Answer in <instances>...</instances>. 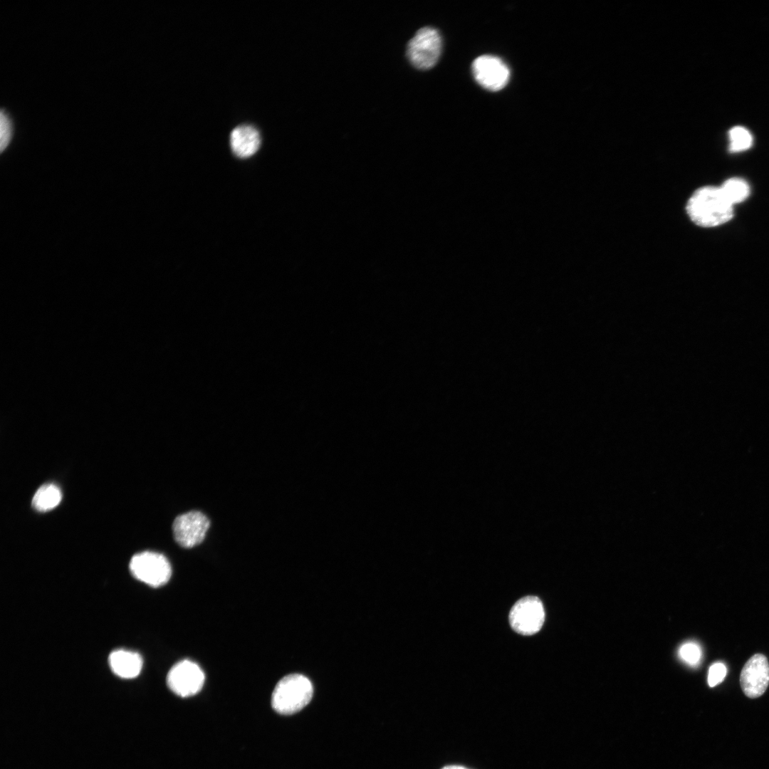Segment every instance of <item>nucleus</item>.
<instances>
[{
  "label": "nucleus",
  "mask_w": 769,
  "mask_h": 769,
  "mask_svg": "<svg viewBox=\"0 0 769 769\" xmlns=\"http://www.w3.org/2000/svg\"><path fill=\"white\" fill-rule=\"evenodd\" d=\"M441 769H469V768H465V767L461 766V765H448V766L444 767Z\"/></svg>",
  "instance_id": "a211bd4d"
},
{
  "label": "nucleus",
  "mask_w": 769,
  "mask_h": 769,
  "mask_svg": "<svg viewBox=\"0 0 769 769\" xmlns=\"http://www.w3.org/2000/svg\"><path fill=\"white\" fill-rule=\"evenodd\" d=\"M679 655L688 664L695 666L701 659V651L698 644L688 642L679 648Z\"/></svg>",
  "instance_id": "2eb2a0df"
},
{
  "label": "nucleus",
  "mask_w": 769,
  "mask_h": 769,
  "mask_svg": "<svg viewBox=\"0 0 769 769\" xmlns=\"http://www.w3.org/2000/svg\"><path fill=\"white\" fill-rule=\"evenodd\" d=\"M472 72L476 82L490 91L503 89L510 78L508 66L498 57L483 55L472 63Z\"/></svg>",
  "instance_id": "0eeeda50"
},
{
  "label": "nucleus",
  "mask_w": 769,
  "mask_h": 769,
  "mask_svg": "<svg viewBox=\"0 0 769 769\" xmlns=\"http://www.w3.org/2000/svg\"><path fill=\"white\" fill-rule=\"evenodd\" d=\"M729 151L740 152L748 150L753 145V136L746 127L736 126L728 132Z\"/></svg>",
  "instance_id": "4468645a"
},
{
  "label": "nucleus",
  "mask_w": 769,
  "mask_h": 769,
  "mask_svg": "<svg viewBox=\"0 0 769 769\" xmlns=\"http://www.w3.org/2000/svg\"><path fill=\"white\" fill-rule=\"evenodd\" d=\"M733 206L726 199L720 187L705 186L693 193L686 209L689 216L696 225L701 227H714L732 219Z\"/></svg>",
  "instance_id": "f257e3e1"
},
{
  "label": "nucleus",
  "mask_w": 769,
  "mask_h": 769,
  "mask_svg": "<svg viewBox=\"0 0 769 769\" xmlns=\"http://www.w3.org/2000/svg\"><path fill=\"white\" fill-rule=\"evenodd\" d=\"M133 576L152 587H159L170 579L172 567L163 555L145 551L135 555L130 563Z\"/></svg>",
  "instance_id": "20e7f679"
},
{
  "label": "nucleus",
  "mask_w": 769,
  "mask_h": 769,
  "mask_svg": "<svg viewBox=\"0 0 769 769\" xmlns=\"http://www.w3.org/2000/svg\"><path fill=\"white\" fill-rule=\"evenodd\" d=\"M545 620L543 605L539 598L527 596L517 601L509 613L512 629L523 635H532L542 627Z\"/></svg>",
  "instance_id": "39448f33"
},
{
  "label": "nucleus",
  "mask_w": 769,
  "mask_h": 769,
  "mask_svg": "<svg viewBox=\"0 0 769 769\" xmlns=\"http://www.w3.org/2000/svg\"><path fill=\"white\" fill-rule=\"evenodd\" d=\"M744 694L750 699L760 697L769 684V663L762 654L753 655L744 664L740 675Z\"/></svg>",
  "instance_id": "1a4fd4ad"
},
{
  "label": "nucleus",
  "mask_w": 769,
  "mask_h": 769,
  "mask_svg": "<svg viewBox=\"0 0 769 769\" xmlns=\"http://www.w3.org/2000/svg\"><path fill=\"white\" fill-rule=\"evenodd\" d=\"M1 130V151L2 152L8 145L12 133L11 120L8 114L4 110L1 112L0 117Z\"/></svg>",
  "instance_id": "dca6fc26"
},
{
  "label": "nucleus",
  "mask_w": 769,
  "mask_h": 769,
  "mask_svg": "<svg viewBox=\"0 0 769 769\" xmlns=\"http://www.w3.org/2000/svg\"><path fill=\"white\" fill-rule=\"evenodd\" d=\"M726 674V667L721 662H716L712 664L708 670V684L709 686L713 687L720 684L725 678Z\"/></svg>",
  "instance_id": "f3484780"
},
{
  "label": "nucleus",
  "mask_w": 769,
  "mask_h": 769,
  "mask_svg": "<svg viewBox=\"0 0 769 769\" xmlns=\"http://www.w3.org/2000/svg\"><path fill=\"white\" fill-rule=\"evenodd\" d=\"M61 498L62 493L58 486L53 483L43 484L35 493L32 506L38 511H48L56 507Z\"/></svg>",
  "instance_id": "f8f14e48"
},
{
  "label": "nucleus",
  "mask_w": 769,
  "mask_h": 769,
  "mask_svg": "<svg viewBox=\"0 0 769 769\" xmlns=\"http://www.w3.org/2000/svg\"><path fill=\"white\" fill-rule=\"evenodd\" d=\"M313 693L312 683L306 676L300 674L287 675L273 689L272 708L282 715L295 713L310 701Z\"/></svg>",
  "instance_id": "f03ea898"
},
{
  "label": "nucleus",
  "mask_w": 769,
  "mask_h": 769,
  "mask_svg": "<svg viewBox=\"0 0 769 769\" xmlns=\"http://www.w3.org/2000/svg\"><path fill=\"white\" fill-rule=\"evenodd\" d=\"M209 525V520L202 512L192 511L181 514L173 522L174 538L182 547L192 548L204 540Z\"/></svg>",
  "instance_id": "6e6552de"
},
{
  "label": "nucleus",
  "mask_w": 769,
  "mask_h": 769,
  "mask_svg": "<svg viewBox=\"0 0 769 769\" xmlns=\"http://www.w3.org/2000/svg\"><path fill=\"white\" fill-rule=\"evenodd\" d=\"M204 679V674L198 664L190 660H182L171 668L167 676V683L176 695L189 697L202 689Z\"/></svg>",
  "instance_id": "423d86ee"
},
{
  "label": "nucleus",
  "mask_w": 769,
  "mask_h": 769,
  "mask_svg": "<svg viewBox=\"0 0 769 769\" xmlns=\"http://www.w3.org/2000/svg\"><path fill=\"white\" fill-rule=\"evenodd\" d=\"M442 49V39L434 28L426 26L417 31L407 46L411 64L420 70L430 69L437 63Z\"/></svg>",
  "instance_id": "7ed1b4c3"
},
{
  "label": "nucleus",
  "mask_w": 769,
  "mask_h": 769,
  "mask_svg": "<svg viewBox=\"0 0 769 769\" xmlns=\"http://www.w3.org/2000/svg\"><path fill=\"white\" fill-rule=\"evenodd\" d=\"M142 662L138 653L128 650H115L109 656L111 670L123 679H132L138 676L142 670Z\"/></svg>",
  "instance_id": "9b49d317"
},
{
  "label": "nucleus",
  "mask_w": 769,
  "mask_h": 769,
  "mask_svg": "<svg viewBox=\"0 0 769 769\" xmlns=\"http://www.w3.org/2000/svg\"><path fill=\"white\" fill-rule=\"evenodd\" d=\"M720 189L732 205L743 202L750 194V187L747 182L738 177L727 179Z\"/></svg>",
  "instance_id": "ddd939ff"
},
{
  "label": "nucleus",
  "mask_w": 769,
  "mask_h": 769,
  "mask_svg": "<svg viewBox=\"0 0 769 769\" xmlns=\"http://www.w3.org/2000/svg\"><path fill=\"white\" fill-rule=\"evenodd\" d=\"M232 152L239 158H248L259 149L261 137L258 130L253 125L243 124L233 129L229 138Z\"/></svg>",
  "instance_id": "9d476101"
}]
</instances>
